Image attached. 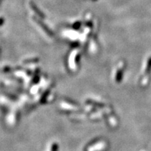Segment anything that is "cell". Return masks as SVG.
I'll use <instances>...</instances> for the list:
<instances>
[{
	"instance_id": "6da1fadb",
	"label": "cell",
	"mask_w": 151,
	"mask_h": 151,
	"mask_svg": "<svg viewBox=\"0 0 151 151\" xmlns=\"http://www.w3.org/2000/svg\"><path fill=\"white\" fill-rule=\"evenodd\" d=\"M32 19L35 20V22L38 24V25L40 26V27H41V29H42L43 31L46 32L47 35L50 36V37L53 36V32L51 31V29H49V27H48V26H47L46 24L44 23V22H43L42 21H41L40 19L38 18L37 17H35V16H33Z\"/></svg>"
},
{
	"instance_id": "7a4b0ae2",
	"label": "cell",
	"mask_w": 151,
	"mask_h": 151,
	"mask_svg": "<svg viewBox=\"0 0 151 151\" xmlns=\"http://www.w3.org/2000/svg\"><path fill=\"white\" fill-rule=\"evenodd\" d=\"M29 4L30 8L32 9V10L33 11H35V13L38 16L40 17V18H46V16H45V14H43V13L40 10V9L38 8L37 6L36 5V4L34 2V1H29Z\"/></svg>"
},
{
	"instance_id": "3957f363",
	"label": "cell",
	"mask_w": 151,
	"mask_h": 151,
	"mask_svg": "<svg viewBox=\"0 0 151 151\" xmlns=\"http://www.w3.org/2000/svg\"><path fill=\"white\" fill-rule=\"evenodd\" d=\"M81 25V22H76L75 23L73 24V26H72V27H73V28H74V29H79V28H80Z\"/></svg>"
},
{
	"instance_id": "277c9868",
	"label": "cell",
	"mask_w": 151,
	"mask_h": 151,
	"mask_svg": "<svg viewBox=\"0 0 151 151\" xmlns=\"http://www.w3.org/2000/svg\"><path fill=\"white\" fill-rule=\"evenodd\" d=\"M3 22H4V18H1V25H2Z\"/></svg>"
}]
</instances>
